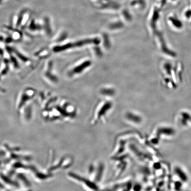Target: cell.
<instances>
[{
  "label": "cell",
  "mask_w": 191,
  "mask_h": 191,
  "mask_svg": "<svg viewBox=\"0 0 191 191\" xmlns=\"http://www.w3.org/2000/svg\"><path fill=\"white\" fill-rule=\"evenodd\" d=\"M111 107V104H106L103 107H101L100 109H98V110H95L93 119V123H97L102 119L105 117L106 115L110 111Z\"/></svg>",
  "instance_id": "obj_1"
},
{
  "label": "cell",
  "mask_w": 191,
  "mask_h": 191,
  "mask_svg": "<svg viewBox=\"0 0 191 191\" xmlns=\"http://www.w3.org/2000/svg\"><path fill=\"white\" fill-rule=\"evenodd\" d=\"M125 118L128 122L134 125L140 124L143 120L140 115L131 111L127 112L125 115Z\"/></svg>",
  "instance_id": "obj_2"
},
{
  "label": "cell",
  "mask_w": 191,
  "mask_h": 191,
  "mask_svg": "<svg viewBox=\"0 0 191 191\" xmlns=\"http://www.w3.org/2000/svg\"><path fill=\"white\" fill-rule=\"evenodd\" d=\"M175 133V130L170 127H160L157 130V134L159 135L171 136Z\"/></svg>",
  "instance_id": "obj_3"
},
{
  "label": "cell",
  "mask_w": 191,
  "mask_h": 191,
  "mask_svg": "<svg viewBox=\"0 0 191 191\" xmlns=\"http://www.w3.org/2000/svg\"><path fill=\"white\" fill-rule=\"evenodd\" d=\"M175 174L180 178V180L183 182H186L188 180V177L186 173L180 168L177 167L174 169Z\"/></svg>",
  "instance_id": "obj_4"
},
{
  "label": "cell",
  "mask_w": 191,
  "mask_h": 191,
  "mask_svg": "<svg viewBox=\"0 0 191 191\" xmlns=\"http://www.w3.org/2000/svg\"><path fill=\"white\" fill-rule=\"evenodd\" d=\"M182 118L181 119V123L184 126H185L187 125V122H191V115L188 113L186 112H183L181 114Z\"/></svg>",
  "instance_id": "obj_5"
},
{
  "label": "cell",
  "mask_w": 191,
  "mask_h": 191,
  "mask_svg": "<svg viewBox=\"0 0 191 191\" xmlns=\"http://www.w3.org/2000/svg\"><path fill=\"white\" fill-rule=\"evenodd\" d=\"M182 186V184L181 182L177 181V182H176V183H175L174 188L175 189L177 190H180V189L181 188Z\"/></svg>",
  "instance_id": "obj_6"
}]
</instances>
